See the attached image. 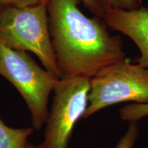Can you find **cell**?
Returning <instances> with one entry per match:
<instances>
[{"label": "cell", "instance_id": "obj_3", "mask_svg": "<svg viewBox=\"0 0 148 148\" xmlns=\"http://www.w3.org/2000/svg\"><path fill=\"white\" fill-rule=\"evenodd\" d=\"M0 75L18 90L31 114L32 126L40 130L46 123L50 93L60 77L42 69L26 51L0 43Z\"/></svg>", "mask_w": 148, "mask_h": 148}, {"label": "cell", "instance_id": "obj_9", "mask_svg": "<svg viewBox=\"0 0 148 148\" xmlns=\"http://www.w3.org/2000/svg\"><path fill=\"white\" fill-rule=\"evenodd\" d=\"M138 126L137 122H130L126 132L114 148H133L138 136Z\"/></svg>", "mask_w": 148, "mask_h": 148}, {"label": "cell", "instance_id": "obj_1", "mask_svg": "<svg viewBox=\"0 0 148 148\" xmlns=\"http://www.w3.org/2000/svg\"><path fill=\"white\" fill-rule=\"evenodd\" d=\"M80 0H49V27L60 77L91 78L103 68L126 58L119 36L103 19L81 12Z\"/></svg>", "mask_w": 148, "mask_h": 148}, {"label": "cell", "instance_id": "obj_5", "mask_svg": "<svg viewBox=\"0 0 148 148\" xmlns=\"http://www.w3.org/2000/svg\"><path fill=\"white\" fill-rule=\"evenodd\" d=\"M90 78L60 77L53 88L43 141L38 148H67L73 127L83 117L88 104Z\"/></svg>", "mask_w": 148, "mask_h": 148}, {"label": "cell", "instance_id": "obj_12", "mask_svg": "<svg viewBox=\"0 0 148 148\" xmlns=\"http://www.w3.org/2000/svg\"><path fill=\"white\" fill-rule=\"evenodd\" d=\"M10 2L12 5L16 6H27L42 3H48L49 0H10Z\"/></svg>", "mask_w": 148, "mask_h": 148}, {"label": "cell", "instance_id": "obj_4", "mask_svg": "<svg viewBox=\"0 0 148 148\" xmlns=\"http://www.w3.org/2000/svg\"><path fill=\"white\" fill-rule=\"evenodd\" d=\"M125 101L148 103V69L127 58L103 68L90 78L88 104L83 117Z\"/></svg>", "mask_w": 148, "mask_h": 148}, {"label": "cell", "instance_id": "obj_11", "mask_svg": "<svg viewBox=\"0 0 148 148\" xmlns=\"http://www.w3.org/2000/svg\"><path fill=\"white\" fill-rule=\"evenodd\" d=\"M80 1L94 16L103 19L106 10L101 0H80Z\"/></svg>", "mask_w": 148, "mask_h": 148}, {"label": "cell", "instance_id": "obj_10", "mask_svg": "<svg viewBox=\"0 0 148 148\" xmlns=\"http://www.w3.org/2000/svg\"><path fill=\"white\" fill-rule=\"evenodd\" d=\"M105 10L108 8H119L132 10L140 8L142 0H101Z\"/></svg>", "mask_w": 148, "mask_h": 148}, {"label": "cell", "instance_id": "obj_2", "mask_svg": "<svg viewBox=\"0 0 148 148\" xmlns=\"http://www.w3.org/2000/svg\"><path fill=\"white\" fill-rule=\"evenodd\" d=\"M47 4H10L3 8L0 12V43L34 53L46 70L60 77L49 33Z\"/></svg>", "mask_w": 148, "mask_h": 148}, {"label": "cell", "instance_id": "obj_13", "mask_svg": "<svg viewBox=\"0 0 148 148\" xmlns=\"http://www.w3.org/2000/svg\"><path fill=\"white\" fill-rule=\"evenodd\" d=\"M10 4L11 3L10 2V0H0V12L3 8H5V7Z\"/></svg>", "mask_w": 148, "mask_h": 148}, {"label": "cell", "instance_id": "obj_7", "mask_svg": "<svg viewBox=\"0 0 148 148\" xmlns=\"http://www.w3.org/2000/svg\"><path fill=\"white\" fill-rule=\"evenodd\" d=\"M34 132L33 127L12 128L0 118V148H25L27 138Z\"/></svg>", "mask_w": 148, "mask_h": 148}, {"label": "cell", "instance_id": "obj_6", "mask_svg": "<svg viewBox=\"0 0 148 148\" xmlns=\"http://www.w3.org/2000/svg\"><path fill=\"white\" fill-rule=\"evenodd\" d=\"M103 21L113 30L128 36L140 51L136 62L148 69V7L132 10L108 8Z\"/></svg>", "mask_w": 148, "mask_h": 148}, {"label": "cell", "instance_id": "obj_8", "mask_svg": "<svg viewBox=\"0 0 148 148\" xmlns=\"http://www.w3.org/2000/svg\"><path fill=\"white\" fill-rule=\"evenodd\" d=\"M120 118L123 121L137 122L148 116V103H132L120 108Z\"/></svg>", "mask_w": 148, "mask_h": 148}, {"label": "cell", "instance_id": "obj_14", "mask_svg": "<svg viewBox=\"0 0 148 148\" xmlns=\"http://www.w3.org/2000/svg\"><path fill=\"white\" fill-rule=\"evenodd\" d=\"M25 148H38V147H37L36 145H34V144L31 143L30 142L27 141V143L26 144V145H25Z\"/></svg>", "mask_w": 148, "mask_h": 148}]
</instances>
